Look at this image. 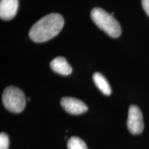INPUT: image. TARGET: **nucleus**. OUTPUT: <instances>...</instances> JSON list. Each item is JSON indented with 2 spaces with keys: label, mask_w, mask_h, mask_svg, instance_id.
Here are the masks:
<instances>
[{
  "label": "nucleus",
  "mask_w": 149,
  "mask_h": 149,
  "mask_svg": "<svg viewBox=\"0 0 149 149\" xmlns=\"http://www.w3.org/2000/svg\"><path fill=\"white\" fill-rule=\"evenodd\" d=\"M64 24V18L61 15L48 14L33 26L30 29L29 37L35 42H45L58 35Z\"/></svg>",
  "instance_id": "f257e3e1"
},
{
  "label": "nucleus",
  "mask_w": 149,
  "mask_h": 149,
  "mask_svg": "<svg viewBox=\"0 0 149 149\" xmlns=\"http://www.w3.org/2000/svg\"><path fill=\"white\" fill-rule=\"evenodd\" d=\"M91 17L94 23L109 36L113 38L120 36L122 29L119 22L104 9L94 8L91 11Z\"/></svg>",
  "instance_id": "f03ea898"
},
{
  "label": "nucleus",
  "mask_w": 149,
  "mask_h": 149,
  "mask_svg": "<svg viewBox=\"0 0 149 149\" xmlns=\"http://www.w3.org/2000/svg\"><path fill=\"white\" fill-rule=\"evenodd\" d=\"M2 102L4 107L8 111L19 113L25 108L26 100L25 95L21 89L15 86H8L3 91Z\"/></svg>",
  "instance_id": "7ed1b4c3"
},
{
  "label": "nucleus",
  "mask_w": 149,
  "mask_h": 149,
  "mask_svg": "<svg viewBox=\"0 0 149 149\" xmlns=\"http://www.w3.org/2000/svg\"><path fill=\"white\" fill-rule=\"evenodd\" d=\"M127 127L130 133L138 135L144 130V121L142 113L137 106L131 105L129 107L127 120Z\"/></svg>",
  "instance_id": "20e7f679"
},
{
  "label": "nucleus",
  "mask_w": 149,
  "mask_h": 149,
  "mask_svg": "<svg viewBox=\"0 0 149 149\" xmlns=\"http://www.w3.org/2000/svg\"><path fill=\"white\" fill-rule=\"evenodd\" d=\"M60 103L63 109L71 115H81L88 110L87 106L82 101L74 97H63Z\"/></svg>",
  "instance_id": "39448f33"
},
{
  "label": "nucleus",
  "mask_w": 149,
  "mask_h": 149,
  "mask_svg": "<svg viewBox=\"0 0 149 149\" xmlns=\"http://www.w3.org/2000/svg\"><path fill=\"white\" fill-rule=\"evenodd\" d=\"M19 0H1L0 17L4 20H10L15 17L18 10Z\"/></svg>",
  "instance_id": "423d86ee"
},
{
  "label": "nucleus",
  "mask_w": 149,
  "mask_h": 149,
  "mask_svg": "<svg viewBox=\"0 0 149 149\" xmlns=\"http://www.w3.org/2000/svg\"><path fill=\"white\" fill-rule=\"evenodd\" d=\"M51 69L61 75H69L72 72V68L66 59L63 57H57L51 61Z\"/></svg>",
  "instance_id": "0eeeda50"
},
{
  "label": "nucleus",
  "mask_w": 149,
  "mask_h": 149,
  "mask_svg": "<svg viewBox=\"0 0 149 149\" xmlns=\"http://www.w3.org/2000/svg\"><path fill=\"white\" fill-rule=\"evenodd\" d=\"M93 79L101 92L106 95H110L111 94V88L108 80L103 74L100 72H95L93 75Z\"/></svg>",
  "instance_id": "6e6552de"
},
{
  "label": "nucleus",
  "mask_w": 149,
  "mask_h": 149,
  "mask_svg": "<svg viewBox=\"0 0 149 149\" xmlns=\"http://www.w3.org/2000/svg\"><path fill=\"white\" fill-rule=\"evenodd\" d=\"M68 149H88L86 144L78 137H71L67 143Z\"/></svg>",
  "instance_id": "1a4fd4ad"
},
{
  "label": "nucleus",
  "mask_w": 149,
  "mask_h": 149,
  "mask_svg": "<svg viewBox=\"0 0 149 149\" xmlns=\"http://www.w3.org/2000/svg\"><path fill=\"white\" fill-rule=\"evenodd\" d=\"M9 147V137L8 135L5 133L0 134V149H8Z\"/></svg>",
  "instance_id": "9d476101"
},
{
  "label": "nucleus",
  "mask_w": 149,
  "mask_h": 149,
  "mask_svg": "<svg viewBox=\"0 0 149 149\" xmlns=\"http://www.w3.org/2000/svg\"><path fill=\"white\" fill-rule=\"evenodd\" d=\"M141 5L145 13L149 17V0H141Z\"/></svg>",
  "instance_id": "9b49d317"
}]
</instances>
